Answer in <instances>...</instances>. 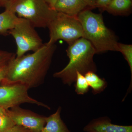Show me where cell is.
Instances as JSON below:
<instances>
[{"label": "cell", "mask_w": 132, "mask_h": 132, "mask_svg": "<svg viewBox=\"0 0 132 132\" xmlns=\"http://www.w3.org/2000/svg\"><path fill=\"white\" fill-rule=\"evenodd\" d=\"M6 109L0 107V116L6 113Z\"/></svg>", "instance_id": "cell-25"}, {"label": "cell", "mask_w": 132, "mask_h": 132, "mask_svg": "<svg viewBox=\"0 0 132 132\" xmlns=\"http://www.w3.org/2000/svg\"><path fill=\"white\" fill-rule=\"evenodd\" d=\"M118 52H120L123 55L125 60L127 61L130 68L131 72V82L129 89L131 91L132 88V45L119 43L118 45Z\"/></svg>", "instance_id": "cell-15"}, {"label": "cell", "mask_w": 132, "mask_h": 132, "mask_svg": "<svg viewBox=\"0 0 132 132\" xmlns=\"http://www.w3.org/2000/svg\"><path fill=\"white\" fill-rule=\"evenodd\" d=\"M6 113L15 125L21 126L32 132H40L46 123V117L20 106L6 110Z\"/></svg>", "instance_id": "cell-8"}, {"label": "cell", "mask_w": 132, "mask_h": 132, "mask_svg": "<svg viewBox=\"0 0 132 132\" xmlns=\"http://www.w3.org/2000/svg\"><path fill=\"white\" fill-rule=\"evenodd\" d=\"M66 52L69 59L68 64L53 75L54 78L60 79L65 85L70 86L75 82L77 72L84 75L89 71L97 72L93 60L96 51L86 39L81 38L68 45Z\"/></svg>", "instance_id": "cell-2"}, {"label": "cell", "mask_w": 132, "mask_h": 132, "mask_svg": "<svg viewBox=\"0 0 132 132\" xmlns=\"http://www.w3.org/2000/svg\"><path fill=\"white\" fill-rule=\"evenodd\" d=\"M7 65L0 67V85L4 84V80L7 73Z\"/></svg>", "instance_id": "cell-21"}, {"label": "cell", "mask_w": 132, "mask_h": 132, "mask_svg": "<svg viewBox=\"0 0 132 132\" xmlns=\"http://www.w3.org/2000/svg\"><path fill=\"white\" fill-rule=\"evenodd\" d=\"M15 125L7 113L0 116V132H5Z\"/></svg>", "instance_id": "cell-17"}, {"label": "cell", "mask_w": 132, "mask_h": 132, "mask_svg": "<svg viewBox=\"0 0 132 132\" xmlns=\"http://www.w3.org/2000/svg\"><path fill=\"white\" fill-rule=\"evenodd\" d=\"M45 1L50 7L53 9L55 4L58 0H45Z\"/></svg>", "instance_id": "cell-23"}, {"label": "cell", "mask_w": 132, "mask_h": 132, "mask_svg": "<svg viewBox=\"0 0 132 132\" xmlns=\"http://www.w3.org/2000/svg\"><path fill=\"white\" fill-rule=\"evenodd\" d=\"M90 10L93 9L95 2L97 0H85Z\"/></svg>", "instance_id": "cell-22"}, {"label": "cell", "mask_w": 132, "mask_h": 132, "mask_svg": "<svg viewBox=\"0 0 132 132\" xmlns=\"http://www.w3.org/2000/svg\"><path fill=\"white\" fill-rule=\"evenodd\" d=\"M3 132H32L26 128L19 126V125H15L13 127L10 128L9 129L6 130Z\"/></svg>", "instance_id": "cell-20"}, {"label": "cell", "mask_w": 132, "mask_h": 132, "mask_svg": "<svg viewBox=\"0 0 132 132\" xmlns=\"http://www.w3.org/2000/svg\"><path fill=\"white\" fill-rule=\"evenodd\" d=\"M28 90L25 85L20 83L0 85V107L7 110L29 103L51 109L47 105L29 96Z\"/></svg>", "instance_id": "cell-7"}, {"label": "cell", "mask_w": 132, "mask_h": 132, "mask_svg": "<svg viewBox=\"0 0 132 132\" xmlns=\"http://www.w3.org/2000/svg\"><path fill=\"white\" fill-rule=\"evenodd\" d=\"M35 28L28 20L19 17L13 28L9 31L8 34L13 37L16 42V58L29 51L36 52L44 45Z\"/></svg>", "instance_id": "cell-6"}, {"label": "cell", "mask_w": 132, "mask_h": 132, "mask_svg": "<svg viewBox=\"0 0 132 132\" xmlns=\"http://www.w3.org/2000/svg\"><path fill=\"white\" fill-rule=\"evenodd\" d=\"M85 76L94 94L100 93L107 86V82L105 79L100 78L94 72L89 71Z\"/></svg>", "instance_id": "cell-14"}, {"label": "cell", "mask_w": 132, "mask_h": 132, "mask_svg": "<svg viewBox=\"0 0 132 132\" xmlns=\"http://www.w3.org/2000/svg\"><path fill=\"white\" fill-rule=\"evenodd\" d=\"M111 1L112 0H97L95 2L94 9L98 8L101 12H103Z\"/></svg>", "instance_id": "cell-19"}, {"label": "cell", "mask_w": 132, "mask_h": 132, "mask_svg": "<svg viewBox=\"0 0 132 132\" xmlns=\"http://www.w3.org/2000/svg\"><path fill=\"white\" fill-rule=\"evenodd\" d=\"M77 17L82 26L84 38L91 43L96 54L118 52L119 42L116 36L105 25L101 13H95L91 10L86 9Z\"/></svg>", "instance_id": "cell-3"}, {"label": "cell", "mask_w": 132, "mask_h": 132, "mask_svg": "<svg viewBox=\"0 0 132 132\" xmlns=\"http://www.w3.org/2000/svg\"><path fill=\"white\" fill-rule=\"evenodd\" d=\"M53 9L58 13L77 17L83 10L90 9L85 0H58Z\"/></svg>", "instance_id": "cell-10"}, {"label": "cell", "mask_w": 132, "mask_h": 132, "mask_svg": "<svg viewBox=\"0 0 132 132\" xmlns=\"http://www.w3.org/2000/svg\"><path fill=\"white\" fill-rule=\"evenodd\" d=\"M15 56L14 53L0 50V67L7 65Z\"/></svg>", "instance_id": "cell-18"}, {"label": "cell", "mask_w": 132, "mask_h": 132, "mask_svg": "<svg viewBox=\"0 0 132 132\" xmlns=\"http://www.w3.org/2000/svg\"><path fill=\"white\" fill-rule=\"evenodd\" d=\"M12 0H0V8L5 7V5Z\"/></svg>", "instance_id": "cell-24"}, {"label": "cell", "mask_w": 132, "mask_h": 132, "mask_svg": "<svg viewBox=\"0 0 132 132\" xmlns=\"http://www.w3.org/2000/svg\"><path fill=\"white\" fill-rule=\"evenodd\" d=\"M18 18L15 14L7 9L0 13V34H8L9 31L13 28Z\"/></svg>", "instance_id": "cell-13"}, {"label": "cell", "mask_w": 132, "mask_h": 132, "mask_svg": "<svg viewBox=\"0 0 132 132\" xmlns=\"http://www.w3.org/2000/svg\"><path fill=\"white\" fill-rule=\"evenodd\" d=\"M61 111L59 106L55 113L46 117V125L40 132H71L62 120Z\"/></svg>", "instance_id": "cell-11"}, {"label": "cell", "mask_w": 132, "mask_h": 132, "mask_svg": "<svg viewBox=\"0 0 132 132\" xmlns=\"http://www.w3.org/2000/svg\"><path fill=\"white\" fill-rule=\"evenodd\" d=\"M47 28L49 40L46 43L48 45H54L59 40H62L69 45L84 38L82 26L77 16L57 12L56 17L50 23Z\"/></svg>", "instance_id": "cell-5"}, {"label": "cell", "mask_w": 132, "mask_h": 132, "mask_svg": "<svg viewBox=\"0 0 132 132\" xmlns=\"http://www.w3.org/2000/svg\"><path fill=\"white\" fill-rule=\"evenodd\" d=\"M132 0H112L104 11L114 15H125L131 11Z\"/></svg>", "instance_id": "cell-12"}, {"label": "cell", "mask_w": 132, "mask_h": 132, "mask_svg": "<svg viewBox=\"0 0 132 132\" xmlns=\"http://www.w3.org/2000/svg\"><path fill=\"white\" fill-rule=\"evenodd\" d=\"M56 48L55 44L45 43L40 49L32 53L12 59L8 64L3 85L20 83L29 89L42 85Z\"/></svg>", "instance_id": "cell-1"}, {"label": "cell", "mask_w": 132, "mask_h": 132, "mask_svg": "<svg viewBox=\"0 0 132 132\" xmlns=\"http://www.w3.org/2000/svg\"><path fill=\"white\" fill-rule=\"evenodd\" d=\"M75 87V92L78 95H84L89 90V85L85 75L79 72H76V77Z\"/></svg>", "instance_id": "cell-16"}, {"label": "cell", "mask_w": 132, "mask_h": 132, "mask_svg": "<svg viewBox=\"0 0 132 132\" xmlns=\"http://www.w3.org/2000/svg\"><path fill=\"white\" fill-rule=\"evenodd\" d=\"M83 131L86 132H132V126L114 125L108 117H101L90 121L84 127Z\"/></svg>", "instance_id": "cell-9"}, {"label": "cell", "mask_w": 132, "mask_h": 132, "mask_svg": "<svg viewBox=\"0 0 132 132\" xmlns=\"http://www.w3.org/2000/svg\"><path fill=\"white\" fill-rule=\"evenodd\" d=\"M4 8L28 20L35 28H47L57 14L45 0H12Z\"/></svg>", "instance_id": "cell-4"}]
</instances>
